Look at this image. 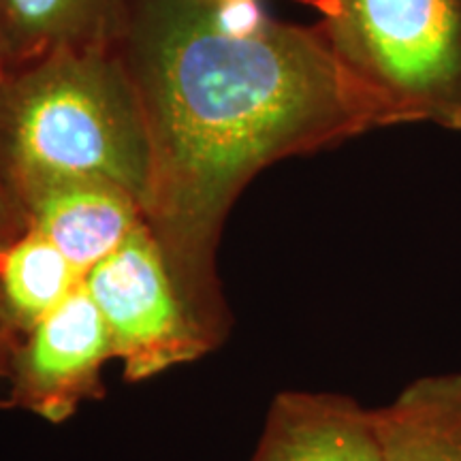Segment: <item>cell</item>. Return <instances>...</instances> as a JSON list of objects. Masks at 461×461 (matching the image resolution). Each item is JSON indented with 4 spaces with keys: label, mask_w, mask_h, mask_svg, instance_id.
Wrapping results in <instances>:
<instances>
[{
    "label": "cell",
    "mask_w": 461,
    "mask_h": 461,
    "mask_svg": "<svg viewBox=\"0 0 461 461\" xmlns=\"http://www.w3.org/2000/svg\"><path fill=\"white\" fill-rule=\"evenodd\" d=\"M250 461H383L372 411L338 393L276 395Z\"/></svg>",
    "instance_id": "8992f818"
},
{
    "label": "cell",
    "mask_w": 461,
    "mask_h": 461,
    "mask_svg": "<svg viewBox=\"0 0 461 461\" xmlns=\"http://www.w3.org/2000/svg\"><path fill=\"white\" fill-rule=\"evenodd\" d=\"M339 60L395 124L461 131V0H314Z\"/></svg>",
    "instance_id": "3957f363"
},
{
    "label": "cell",
    "mask_w": 461,
    "mask_h": 461,
    "mask_svg": "<svg viewBox=\"0 0 461 461\" xmlns=\"http://www.w3.org/2000/svg\"><path fill=\"white\" fill-rule=\"evenodd\" d=\"M149 135L141 210L190 314L218 346L230 330L216 248L235 199L276 160L393 126L319 26L235 34L214 0H141L124 39Z\"/></svg>",
    "instance_id": "6da1fadb"
},
{
    "label": "cell",
    "mask_w": 461,
    "mask_h": 461,
    "mask_svg": "<svg viewBox=\"0 0 461 461\" xmlns=\"http://www.w3.org/2000/svg\"><path fill=\"white\" fill-rule=\"evenodd\" d=\"M148 176V122L124 43L58 50L0 79V177L22 212L68 182L113 184L141 205Z\"/></svg>",
    "instance_id": "7a4b0ae2"
},
{
    "label": "cell",
    "mask_w": 461,
    "mask_h": 461,
    "mask_svg": "<svg viewBox=\"0 0 461 461\" xmlns=\"http://www.w3.org/2000/svg\"><path fill=\"white\" fill-rule=\"evenodd\" d=\"M109 359L107 325L82 282L22 339L11 406L62 423L103 393L101 372Z\"/></svg>",
    "instance_id": "5b68a950"
},
{
    "label": "cell",
    "mask_w": 461,
    "mask_h": 461,
    "mask_svg": "<svg viewBox=\"0 0 461 461\" xmlns=\"http://www.w3.org/2000/svg\"><path fill=\"white\" fill-rule=\"evenodd\" d=\"M0 79H3V68H0ZM26 229L28 221L24 212L20 210V205L11 197L3 177H0V248L20 238Z\"/></svg>",
    "instance_id": "7c38bea8"
},
{
    "label": "cell",
    "mask_w": 461,
    "mask_h": 461,
    "mask_svg": "<svg viewBox=\"0 0 461 461\" xmlns=\"http://www.w3.org/2000/svg\"><path fill=\"white\" fill-rule=\"evenodd\" d=\"M218 3H241V0H218ZM250 3H255V0H250Z\"/></svg>",
    "instance_id": "4fadbf2b"
},
{
    "label": "cell",
    "mask_w": 461,
    "mask_h": 461,
    "mask_svg": "<svg viewBox=\"0 0 461 461\" xmlns=\"http://www.w3.org/2000/svg\"><path fill=\"white\" fill-rule=\"evenodd\" d=\"M82 282L68 258L31 227L0 248V303L22 336L54 312Z\"/></svg>",
    "instance_id": "30bf717a"
},
{
    "label": "cell",
    "mask_w": 461,
    "mask_h": 461,
    "mask_svg": "<svg viewBox=\"0 0 461 461\" xmlns=\"http://www.w3.org/2000/svg\"><path fill=\"white\" fill-rule=\"evenodd\" d=\"M24 214L82 278L146 227L140 201L107 182L60 184L31 201Z\"/></svg>",
    "instance_id": "52a82bcc"
},
{
    "label": "cell",
    "mask_w": 461,
    "mask_h": 461,
    "mask_svg": "<svg viewBox=\"0 0 461 461\" xmlns=\"http://www.w3.org/2000/svg\"><path fill=\"white\" fill-rule=\"evenodd\" d=\"M372 420L383 461H461V374L417 378Z\"/></svg>",
    "instance_id": "9c48e42d"
},
{
    "label": "cell",
    "mask_w": 461,
    "mask_h": 461,
    "mask_svg": "<svg viewBox=\"0 0 461 461\" xmlns=\"http://www.w3.org/2000/svg\"><path fill=\"white\" fill-rule=\"evenodd\" d=\"M137 0H0V68H24L58 50L122 45Z\"/></svg>",
    "instance_id": "ba28073f"
},
{
    "label": "cell",
    "mask_w": 461,
    "mask_h": 461,
    "mask_svg": "<svg viewBox=\"0 0 461 461\" xmlns=\"http://www.w3.org/2000/svg\"><path fill=\"white\" fill-rule=\"evenodd\" d=\"M22 339H24V336L11 325L3 310V303H0V408H11L15 361Z\"/></svg>",
    "instance_id": "8fae6325"
},
{
    "label": "cell",
    "mask_w": 461,
    "mask_h": 461,
    "mask_svg": "<svg viewBox=\"0 0 461 461\" xmlns=\"http://www.w3.org/2000/svg\"><path fill=\"white\" fill-rule=\"evenodd\" d=\"M112 339L124 378L141 383L216 348L190 314L148 227L84 278Z\"/></svg>",
    "instance_id": "277c9868"
}]
</instances>
